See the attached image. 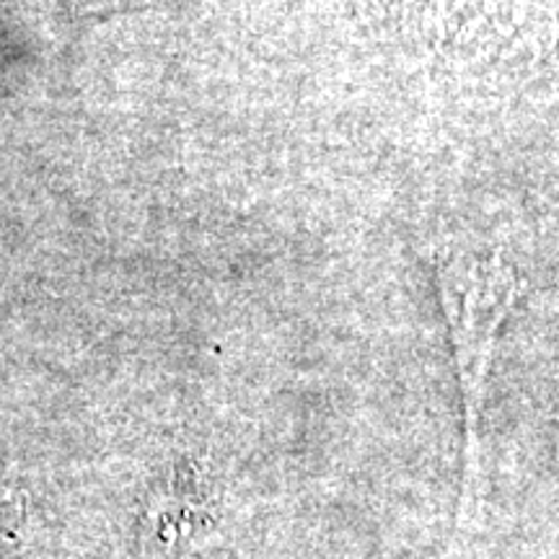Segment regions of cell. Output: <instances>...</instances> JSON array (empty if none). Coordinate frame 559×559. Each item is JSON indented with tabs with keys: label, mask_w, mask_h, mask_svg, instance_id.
<instances>
[{
	"label": "cell",
	"mask_w": 559,
	"mask_h": 559,
	"mask_svg": "<svg viewBox=\"0 0 559 559\" xmlns=\"http://www.w3.org/2000/svg\"><path fill=\"white\" fill-rule=\"evenodd\" d=\"M21 510H24V502H21L19 495L3 492L0 489V534H11L21 521Z\"/></svg>",
	"instance_id": "7a4b0ae2"
},
{
	"label": "cell",
	"mask_w": 559,
	"mask_h": 559,
	"mask_svg": "<svg viewBox=\"0 0 559 559\" xmlns=\"http://www.w3.org/2000/svg\"><path fill=\"white\" fill-rule=\"evenodd\" d=\"M438 288L449 319L453 360L464 400V487L456 510V531L469 519L479 474V412L485 400V383L492 362L495 342L502 321L521 296L519 277L498 257L440 254L436 262Z\"/></svg>",
	"instance_id": "6da1fadb"
}]
</instances>
